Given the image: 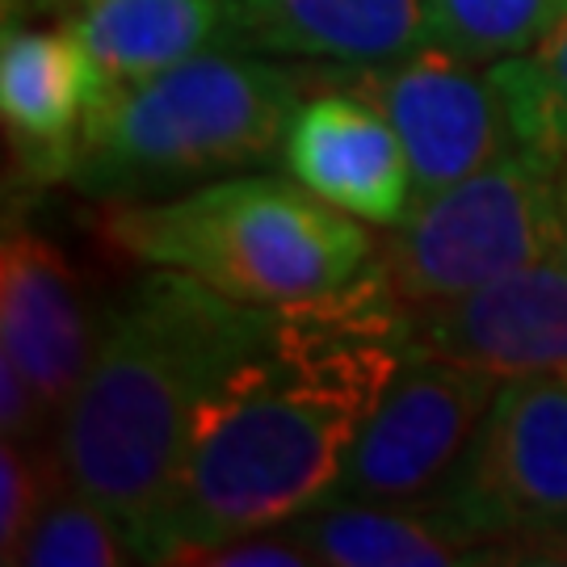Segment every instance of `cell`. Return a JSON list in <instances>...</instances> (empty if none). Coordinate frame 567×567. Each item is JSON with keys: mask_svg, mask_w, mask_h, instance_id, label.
I'll list each match as a JSON object with an SVG mask.
<instances>
[{"mask_svg": "<svg viewBox=\"0 0 567 567\" xmlns=\"http://www.w3.org/2000/svg\"><path fill=\"white\" fill-rule=\"evenodd\" d=\"M408 353L446 358L492 379H567V257L550 252L501 282L408 307Z\"/></svg>", "mask_w": 567, "mask_h": 567, "instance_id": "9c48e42d", "label": "cell"}, {"mask_svg": "<svg viewBox=\"0 0 567 567\" xmlns=\"http://www.w3.org/2000/svg\"><path fill=\"white\" fill-rule=\"evenodd\" d=\"M97 236L131 261L185 269L257 307L328 295L374 257L370 231L295 177H231L168 203H118Z\"/></svg>", "mask_w": 567, "mask_h": 567, "instance_id": "277c9868", "label": "cell"}, {"mask_svg": "<svg viewBox=\"0 0 567 567\" xmlns=\"http://www.w3.org/2000/svg\"><path fill=\"white\" fill-rule=\"evenodd\" d=\"M224 47L374 68L429 47L425 0H224Z\"/></svg>", "mask_w": 567, "mask_h": 567, "instance_id": "4fadbf2b", "label": "cell"}, {"mask_svg": "<svg viewBox=\"0 0 567 567\" xmlns=\"http://www.w3.org/2000/svg\"><path fill=\"white\" fill-rule=\"evenodd\" d=\"M559 156L508 147L466 182L416 206L370 261L408 307L480 290L559 252Z\"/></svg>", "mask_w": 567, "mask_h": 567, "instance_id": "5b68a950", "label": "cell"}, {"mask_svg": "<svg viewBox=\"0 0 567 567\" xmlns=\"http://www.w3.org/2000/svg\"><path fill=\"white\" fill-rule=\"evenodd\" d=\"M290 538L324 567H450L505 564L454 517L442 492L391 505H320L282 522Z\"/></svg>", "mask_w": 567, "mask_h": 567, "instance_id": "5bb4252c", "label": "cell"}, {"mask_svg": "<svg viewBox=\"0 0 567 567\" xmlns=\"http://www.w3.org/2000/svg\"><path fill=\"white\" fill-rule=\"evenodd\" d=\"M105 320L81 269L34 231H9L0 252V349L39 386L51 421L84 383Z\"/></svg>", "mask_w": 567, "mask_h": 567, "instance_id": "30bf717a", "label": "cell"}, {"mask_svg": "<svg viewBox=\"0 0 567 567\" xmlns=\"http://www.w3.org/2000/svg\"><path fill=\"white\" fill-rule=\"evenodd\" d=\"M559 252L567 257V161L559 168Z\"/></svg>", "mask_w": 567, "mask_h": 567, "instance_id": "7402d4cb", "label": "cell"}, {"mask_svg": "<svg viewBox=\"0 0 567 567\" xmlns=\"http://www.w3.org/2000/svg\"><path fill=\"white\" fill-rule=\"evenodd\" d=\"M102 102L97 72L72 30L9 25L0 47V114L30 182H68L89 114Z\"/></svg>", "mask_w": 567, "mask_h": 567, "instance_id": "7c38bea8", "label": "cell"}, {"mask_svg": "<svg viewBox=\"0 0 567 567\" xmlns=\"http://www.w3.org/2000/svg\"><path fill=\"white\" fill-rule=\"evenodd\" d=\"M501 379L446 358L408 353L324 505H391L442 492L458 471ZM320 508V505H316Z\"/></svg>", "mask_w": 567, "mask_h": 567, "instance_id": "52a82bcc", "label": "cell"}, {"mask_svg": "<svg viewBox=\"0 0 567 567\" xmlns=\"http://www.w3.org/2000/svg\"><path fill=\"white\" fill-rule=\"evenodd\" d=\"M517 143L567 161V18L522 55L492 63Z\"/></svg>", "mask_w": 567, "mask_h": 567, "instance_id": "e0dca14e", "label": "cell"}, {"mask_svg": "<svg viewBox=\"0 0 567 567\" xmlns=\"http://www.w3.org/2000/svg\"><path fill=\"white\" fill-rule=\"evenodd\" d=\"M55 425L42 404L39 386L21 370L9 353H0V429L4 442H39L42 429Z\"/></svg>", "mask_w": 567, "mask_h": 567, "instance_id": "44dd1931", "label": "cell"}, {"mask_svg": "<svg viewBox=\"0 0 567 567\" xmlns=\"http://www.w3.org/2000/svg\"><path fill=\"white\" fill-rule=\"evenodd\" d=\"M25 567H118L140 564V550L118 517H110L89 496L63 487L51 505L42 508L34 529L25 534L18 559Z\"/></svg>", "mask_w": 567, "mask_h": 567, "instance_id": "ac0fdd59", "label": "cell"}, {"mask_svg": "<svg viewBox=\"0 0 567 567\" xmlns=\"http://www.w3.org/2000/svg\"><path fill=\"white\" fill-rule=\"evenodd\" d=\"M63 487L68 484H63L55 446L4 442V454H0V559L4 564L18 559L25 534Z\"/></svg>", "mask_w": 567, "mask_h": 567, "instance_id": "d6986e66", "label": "cell"}, {"mask_svg": "<svg viewBox=\"0 0 567 567\" xmlns=\"http://www.w3.org/2000/svg\"><path fill=\"white\" fill-rule=\"evenodd\" d=\"M425 9L429 47L471 63L522 55L567 18V0H425Z\"/></svg>", "mask_w": 567, "mask_h": 567, "instance_id": "2e32d148", "label": "cell"}, {"mask_svg": "<svg viewBox=\"0 0 567 567\" xmlns=\"http://www.w3.org/2000/svg\"><path fill=\"white\" fill-rule=\"evenodd\" d=\"M42 4H47V9H51V13H60V9H68V4H72V0H42Z\"/></svg>", "mask_w": 567, "mask_h": 567, "instance_id": "603a6c76", "label": "cell"}, {"mask_svg": "<svg viewBox=\"0 0 567 567\" xmlns=\"http://www.w3.org/2000/svg\"><path fill=\"white\" fill-rule=\"evenodd\" d=\"M320 76L328 72L252 51H203L97 102L68 182L105 203H135L282 156L286 131Z\"/></svg>", "mask_w": 567, "mask_h": 567, "instance_id": "3957f363", "label": "cell"}, {"mask_svg": "<svg viewBox=\"0 0 567 567\" xmlns=\"http://www.w3.org/2000/svg\"><path fill=\"white\" fill-rule=\"evenodd\" d=\"M404 358L408 303L374 261L328 295L274 307L261 344L194 412L143 564H185L324 505Z\"/></svg>", "mask_w": 567, "mask_h": 567, "instance_id": "6da1fadb", "label": "cell"}, {"mask_svg": "<svg viewBox=\"0 0 567 567\" xmlns=\"http://www.w3.org/2000/svg\"><path fill=\"white\" fill-rule=\"evenodd\" d=\"M475 68L446 47H416L374 68H341L349 89L379 105L404 140L412 210L517 147L501 89L492 72Z\"/></svg>", "mask_w": 567, "mask_h": 567, "instance_id": "ba28073f", "label": "cell"}, {"mask_svg": "<svg viewBox=\"0 0 567 567\" xmlns=\"http://www.w3.org/2000/svg\"><path fill=\"white\" fill-rule=\"evenodd\" d=\"M274 307L227 299L152 265L102 328L97 358L55 421L63 484L118 517L147 550L203 395L261 344Z\"/></svg>", "mask_w": 567, "mask_h": 567, "instance_id": "7a4b0ae2", "label": "cell"}, {"mask_svg": "<svg viewBox=\"0 0 567 567\" xmlns=\"http://www.w3.org/2000/svg\"><path fill=\"white\" fill-rule=\"evenodd\" d=\"M282 164L316 198L365 224L395 227L412 210L404 140L383 110L353 89L299 105L286 131Z\"/></svg>", "mask_w": 567, "mask_h": 567, "instance_id": "8fae6325", "label": "cell"}, {"mask_svg": "<svg viewBox=\"0 0 567 567\" xmlns=\"http://www.w3.org/2000/svg\"><path fill=\"white\" fill-rule=\"evenodd\" d=\"M60 18L97 72L102 102L224 47V0H72Z\"/></svg>", "mask_w": 567, "mask_h": 567, "instance_id": "9a60e30c", "label": "cell"}, {"mask_svg": "<svg viewBox=\"0 0 567 567\" xmlns=\"http://www.w3.org/2000/svg\"><path fill=\"white\" fill-rule=\"evenodd\" d=\"M442 496L484 547L522 538L529 564H567L564 374L501 383Z\"/></svg>", "mask_w": 567, "mask_h": 567, "instance_id": "8992f818", "label": "cell"}, {"mask_svg": "<svg viewBox=\"0 0 567 567\" xmlns=\"http://www.w3.org/2000/svg\"><path fill=\"white\" fill-rule=\"evenodd\" d=\"M185 564H203V567H316L286 526L274 529H252L240 534L231 543H215V547L194 550Z\"/></svg>", "mask_w": 567, "mask_h": 567, "instance_id": "ffe728a7", "label": "cell"}]
</instances>
